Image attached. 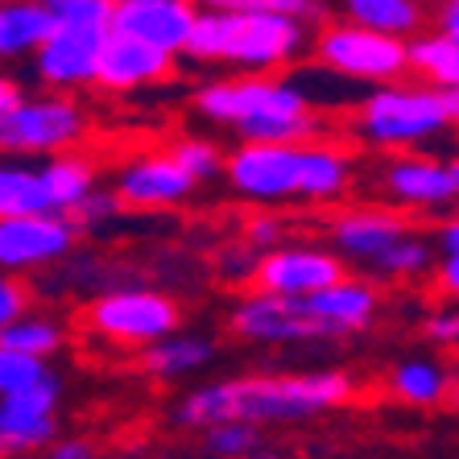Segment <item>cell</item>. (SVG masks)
<instances>
[{
	"label": "cell",
	"mask_w": 459,
	"mask_h": 459,
	"mask_svg": "<svg viewBox=\"0 0 459 459\" xmlns=\"http://www.w3.org/2000/svg\"><path fill=\"white\" fill-rule=\"evenodd\" d=\"M199 443H204L207 459H245L248 451L261 447V427L228 418V422H215V427L199 430Z\"/></svg>",
	"instance_id": "obj_29"
},
{
	"label": "cell",
	"mask_w": 459,
	"mask_h": 459,
	"mask_svg": "<svg viewBox=\"0 0 459 459\" xmlns=\"http://www.w3.org/2000/svg\"><path fill=\"white\" fill-rule=\"evenodd\" d=\"M170 153L195 174L199 182H215L224 178V166H228V153L215 145L212 137H195V133H182V137L170 141Z\"/></svg>",
	"instance_id": "obj_30"
},
{
	"label": "cell",
	"mask_w": 459,
	"mask_h": 459,
	"mask_svg": "<svg viewBox=\"0 0 459 459\" xmlns=\"http://www.w3.org/2000/svg\"><path fill=\"white\" fill-rule=\"evenodd\" d=\"M410 75L427 79L443 91H459V38L443 30L410 38Z\"/></svg>",
	"instance_id": "obj_27"
},
{
	"label": "cell",
	"mask_w": 459,
	"mask_h": 459,
	"mask_svg": "<svg viewBox=\"0 0 459 459\" xmlns=\"http://www.w3.org/2000/svg\"><path fill=\"white\" fill-rule=\"evenodd\" d=\"M228 332L253 348H294V343H332L327 327L315 319L307 299H286L248 286L228 307Z\"/></svg>",
	"instance_id": "obj_9"
},
{
	"label": "cell",
	"mask_w": 459,
	"mask_h": 459,
	"mask_svg": "<svg viewBox=\"0 0 459 459\" xmlns=\"http://www.w3.org/2000/svg\"><path fill=\"white\" fill-rule=\"evenodd\" d=\"M87 137V112L71 91H38L9 117H0V150L4 158H50L79 150Z\"/></svg>",
	"instance_id": "obj_8"
},
{
	"label": "cell",
	"mask_w": 459,
	"mask_h": 459,
	"mask_svg": "<svg viewBox=\"0 0 459 459\" xmlns=\"http://www.w3.org/2000/svg\"><path fill=\"white\" fill-rule=\"evenodd\" d=\"M63 377L50 373L33 389L0 397V451L4 455H33L58 438V406H63Z\"/></svg>",
	"instance_id": "obj_15"
},
{
	"label": "cell",
	"mask_w": 459,
	"mask_h": 459,
	"mask_svg": "<svg viewBox=\"0 0 459 459\" xmlns=\"http://www.w3.org/2000/svg\"><path fill=\"white\" fill-rule=\"evenodd\" d=\"M256 261H261V253H256L245 236H240V240L224 245V253H220V261H215V265H220L215 273H220V278H228V281H248V286H253Z\"/></svg>",
	"instance_id": "obj_36"
},
{
	"label": "cell",
	"mask_w": 459,
	"mask_h": 459,
	"mask_svg": "<svg viewBox=\"0 0 459 459\" xmlns=\"http://www.w3.org/2000/svg\"><path fill=\"white\" fill-rule=\"evenodd\" d=\"M30 310H33V290L25 286V273H4V281H0V327L17 323Z\"/></svg>",
	"instance_id": "obj_37"
},
{
	"label": "cell",
	"mask_w": 459,
	"mask_h": 459,
	"mask_svg": "<svg viewBox=\"0 0 459 459\" xmlns=\"http://www.w3.org/2000/svg\"><path fill=\"white\" fill-rule=\"evenodd\" d=\"M42 174H46V186H50L54 212H71V207L83 204L87 195L100 186V161L87 158L83 150L42 158Z\"/></svg>",
	"instance_id": "obj_25"
},
{
	"label": "cell",
	"mask_w": 459,
	"mask_h": 459,
	"mask_svg": "<svg viewBox=\"0 0 459 459\" xmlns=\"http://www.w3.org/2000/svg\"><path fill=\"white\" fill-rule=\"evenodd\" d=\"M54 368L46 356L33 352H17V348H0V397L4 394H22V389H33L38 381H46Z\"/></svg>",
	"instance_id": "obj_31"
},
{
	"label": "cell",
	"mask_w": 459,
	"mask_h": 459,
	"mask_svg": "<svg viewBox=\"0 0 459 459\" xmlns=\"http://www.w3.org/2000/svg\"><path fill=\"white\" fill-rule=\"evenodd\" d=\"M343 273H348V261H343L332 245H299V240H286V245L261 253L253 286L269 290V294H286V299H310V294L327 290L332 281H340Z\"/></svg>",
	"instance_id": "obj_14"
},
{
	"label": "cell",
	"mask_w": 459,
	"mask_h": 459,
	"mask_svg": "<svg viewBox=\"0 0 459 459\" xmlns=\"http://www.w3.org/2000/svg\"><path fill=\"white\" fill-rule=\"evenodd\" d=\"M112 30H79V25H58L50 42L30 58L33 83L46 91H83L100 79V54Z\"/></svg>",
	"instance_id": "obj_16"
},
{
	"label": "cell",
	"mask_w": 459,
	"mask_h": 459,
	"mask_svg": "<svg viewBox=\"0 0 459 459\" xmlns=\"http://www.w3.org/2000/svg\"><path fill=\"white\" fill-rule=\"evenodd\" d=\"M438 245H435V232H406L397 240L389 253L368 269V278L377 281H422V278H435V265H438Z\"/></svg>",
	"instance_id": "obj_26"
},
{
	"label": "cell",
	"mask_w": 459,
	"mask_h": 459,
	"mask_svg": "<svg viewBox=\"0 0 459 459\" xmlns=\"http://www.w3.org/2000/svg\"><path fill=\"white\" fill-rule=\"evenodd\" d=\"M245 459H286V455H278V451H269V447H256V451H248Z\"/></svg>",
	"instance_id": "obj_44"
},
{
	"label": "cell",
	"mask_w": 459,
	"mask_h": 459,
	"mask_svg": "<svg viewBox=\"0 0 459 459\" xmlns=\"http://www.w3.org/2000/svg\"><path fill=\"white\" fill-rule=\"evenodd\" d=\"M385 394L410 410H435L443 402H451V394H459V377L447 360H438L430 352H414L389 364Z\"/></svg>",
	"instance_id": "obj_20"
},
{
	"label": "cell",
	"mask_w": 459,
	"mask_h": 459,
	"mask_svg": "<svg viewBox=\"0 0 459 459\" xmlns=\"http://www.w3.org/2000/svg\"><path fill=\"white\" fill-rule=\"evenodd\" d=\"M335 4H340V17L394 33V38H418L435 17V9H427V0H335Z\"/></svg>",
	"instance_id": "obj_23"
},
{
	"label": "cell",
	"mask_w": 459,
	"mask_h": 459,
	"mask_svg": "<svg viewBox=\"0 0 459 459\" xmlns=\"http://www.w3.org/2000/svg\"><path fill=\"white\" fill-rule=\"evenodd\" d=\"M435 245L443 256H459V207H451L435 228Z\"/></svg>",
	"instance_id": "obj_39"
},
{
	"label": "cell",
	"mask_w": 459,
	"mask_h": 459,
	"mask_svg": "<svg viewBox=\"0 0 459 459\" xmlns=\"http://www.w3.org/2000/svg\"><path fill=\"white\" fill-rule=\"evenodd\" d=\"M447 166H451V182H455V199H459V153H447Z\"/></svg>",
	"instance_id": "obj_43"
},
{
	"label": "cell",
	"mask_w": 459,
	"mask_h": 459,
	"mask_svg": "<svg viewBox=\"0 0 459 459\" xmlns=\"http://www.w3.org/2000/svg\"><path fill=\"white\" fill-rule=\"evenodd\" d=\"M195 178L170 150L133 153L112 170V191L128 212H174L195 195Z\"/></svg>",
	"instance_id": "obj_13"
},
{
	"label": "cell",
	"mask_w": 459,
	"mask_h": 459,
	"mask_svg": "<svg viewBox=\"0 0 459 459\" xmlns=\"http://www.w3.org/2000/svg\"><path fill=\"white\" fill-rule=\"evenodd\" d=\"M46 459H100V451L87 438H54L46 447Z\"/></svg>",
	"instance_id": "obj_38"
},
{
	"label": "cell",
	"mask_w": 459,
	"mask_h": 459,
	"mask_svg": "<svg viewBox=\"0 0 459 459\" xmlns=\"http://www.w3.org/2000/svg\"><path fill=\"white\" fill-rule=\"evenodd\" d=\"M310 58L335 71L340 79H348L352 87H381L410 75V38H394V33L340 17V22H323L315 30Z\"/></svg>",
	"instance_id": "obj_7"
},
{
	"label": "cell",
	"mask_w": 459,
	"mask_h": 459,
	"mask_svg": "<svg viewBox=\"0 0 459 459\" xmlns=\"http://www.w3.org/2000/svg\"><path fill=\"white\" fill-rule=\"evenodd\" d=\"M406 232H414V220H410V212L389 204V199L385 204H343L327 220V245L356 273H368Z\"/></svg>",
	"instance_id": "obj_11"
},
{
	"label": "cell",
	"mask_w": 459,
	"mask_h": 459,
	"mask_svg": "<svg viewBox=\"0 0 459 459\" xmlns=\"http://www.w3.org/2000/svg\"><path fill=\"white\" fill-rule=\"evenodd\" d=\"M307 307L327 327L332 343L348 340V335H364L381 315V281L368 278V273H343L327 290L310 294Z\"/></svg>",
	"instance_id": "obj_18"
},
{
	"label": "cell",
	"mask_w": 459,
	"mask_h": 459,
	"mask_svg": "<svg viewBox=\"0 0 459 459\" xmlns=\"http://www.w3.org/2000/svg\"><path fill=\"white\" fill-rule=\"evenodd\" d=\"M125 212H128V207L120 204L117 191H100V186H96V191L87 195L83 204H75L66 215L75 220V228H79L83 236H100V232H108V228L117 224Z\"/></svg>",
	"instance_id": "obj_32"
},
{
	"label": "cell",
	"mask_w": 459,
	"mask_h": 459,
	"mask_svg": "<svg viewBox=\"0 0 459 459\" xmlns=\"http://www.w3.org/2000/svg\"><path fill=\"white\" fill-rule=\"evenodd\" d=\"M199 0H117L112 30L137 33L153 46H166L174 54H186V42L199 22Z\"/></svg>",
	"instance_id": "obj_19"
},
{
	"label": "cell",
	"mask_w": 459,
	"mask_h": 459,
	"mask_svg": "<svg viewBox=\"0 0 459 459\" xmlns=\"http://www.w3.org/2000/svg\"><path fill=\"white\" fill-rule=\"evenodd\" d=\"M435 30L459 38V0H435Z\"/></svg>",
	"instance_id": "obj_41"
},
{
	"label": "cell",
	"mask_w": 459,
	"mask_h": 459,
	"mask_svg": "<svg viewBox=\"0 0 459 459\" xmlns=\"http://www.w3.org/2000/svg\"><path fill=\"white\" fill-rule=\"evenodd\" d=\"M191 112L236 141H315L327 137V117L299 83V75L236 71L191 91Z\"/></svg>",
	"instance_id": "obj_3"
},
{
	"label": "cell",
	"mask_w": 459,
	"mask_h": 459,
	"mask_svg": "<svg viewBox=\"0 0 459 459\" xmlns=\"http://www.w3.org/2000/svg\"><path fill=\"white\" fill-rule=\"evenodd\" d=\"M451 128H455L451 91L427 83V79H418V83L394 79V83L368 87L348 112V137L373 153L422 150Z\"/></svg>",
	"instance_id": "obj_5"
},
{
	"label": "cell",
	"mask_w": 459,
	"mask_h": 459,
	"mask_svg": "<svg viewBox=\"0 0 459 459\" xmlns=\"http://www.w3.org/2000/svg\"><path fill=\"white\" fill-rule=\"evenodd\" d=\"M83 327L96 340L125 348V352H141L158 343L161 335H170L182 327V307L153 286H108L91 294L83 307Z\"/></svg>",
	"instance_id": "obj_6"
},
{
	"label": "cell",
	"mask_w": 459,
	"mask_h": 459,
	"mask_svg": "<svg viewBox=\"0 0 459 459\" xmlns=\"http://www.w3.org/2000/svg\"><path fill=\"white\" fill-rule=\"evenodd\" d=\"M422 340L438 352H459V302L451 299L447 307H435L422 319Z\"/></svg>",
	"instance_id": "obj_35"
},
{
	"label": "cell",
	"mask_w": 459,
	"mask_h": 459,
	"mask_svg": "<svg viewBox=\"0 0 459 459\" xmlns=\"http://www.w3.org/2000/svg\"><path fill=\"white\" fill-rule=\"evenodd\" d=\"M224 182L253 207H332L356 186V153L332 137L236 141Z\"/></svg>",
	"instance_id": "obj_2"
},
{
	"label": "cell",
	"mask_w": 459,
	"mask_h": 459,
	"mask_svg": "<svg viewBox=\"0 0 459 459\" xmlns=\"http://www.w3.org/2000/svg\"><path fill=\"white\" fill-rule=\"evenodd\" d=\"M435 286H438V294H447V299L459 302V256H438Z\"/></svg>",
	"instance_id": "obj_40"
},
{
	"label": "cell",
	"mask_w": 459,
	"mask_h": 459,
	"mask_svg": "<svg viewBox=\"0 0 459 459\" xmlns=\"http://www.w3.org/2000/svg\"><path fill=\"white\" fill-rule=\"evenodd\" d=\"M63 343H66V327L58 319H50V315H38V310L0 327V348H17V352H33L46 356V360L63 352Z\"/></svg>",
	"instance_id": "obj_28"
},
{
	"label": "cell",
	"mask_w": 459,
	"mask_h": 459,
	"mask_svg": "<svg viewBox=\"0 0 459 459\" xmlns=\"http://www.w3.org/2000/svg\"><path fill=\"white\" fill-rule=\"evenodd\" d=\"M174 58L178 54L166 50V46H153L137 33H120L112 30L100 54V79L96 87L112 91V96H128V91H141V87H158L161 79L174 75Z\"/></svg>",
	"instance_id": "obj_17"
},
{
	"label": "cell",
	"mask_w": 459,
	"mask_h": 459,
	"mask_svg": "<svg viewBox=\"0 0 459 459\" xmlns=\"http://www.w3.org/2000/svg\"><path fill=\"white\" fill-rule=\"evenodd\" d=\"M310 42L315 30L302 17L269 9H204L186 42V58L248 75H278L307 58Z\"/></svg>",
	"instance_id": "obj_4"
},
{
	"label": "cell",
	"mask_w": 459,
	"mask_h": 459,
	"mask_svg": "<svg viewBox=\"0 0 459 459\" xmlns=\"http://www.w3.org/2000/svg\"><path fill=\"white\" fill-rule=\"evenodd\" d=\"M58 33V13L46 0H4L0 9V54L17 63L33 58Z\"/></svg>",
	"instance_id": "obj_22"
},
{
	"label": "cell",
	"mask_w": 459,
	"mask_h": 459,
	"mask_svg": "<svg viewBox=\"0 0 459 459\" xmlns=\"http://www.w3.org/2000/svg\"><path fill=\"white\" fill-rule=\"evenodd\" d=\"M79 228L66 212L0 215V265L4 273H50L75 256Z\"/></svg>",
	"instance_id": "obj_10"
},
{
	"label": "cell",
	"mask_w": 459,
	"mask_h": 459,
	"mask_svg": "<svg viewBox=\"0 0 459 459\" xmlns=\"http://www.w3.org/2000/svg\"><path fill=\"white\" fill-rule=\"evenodd\" d=\"M25 96H30V91H25V87L17 83L13 75H4V83H0V117H9V112H17V108L25 104Z\"/></svg>",
	"instance_id": "obj_42"
},
{
	"label": "cell",
	"mask_w": 459,
	"mask_h": 459,
	"mask_svg": "<svg viewBox=\"0 0 459 459\" xmlns=\"http://www.w3.org/2000/svg\"><path fill=\"white\" fill-rule=\"evenodd\" d=\"M58 13V25H79V30H112L117 0H46Z\"/></svg>",
	"instance_id": "obj_33"
},
{
	"label": "cell",
	"mask_w": 459,
	"mask_h": 459,
	"mask_svg": "<svg viewBox=\"0 0 459 459\" xmlns=\"http://www.w3.org/2000/svg\"><path fill=\"white\" fill-rule=\"evenodd\" d=\"M377 186L389 204L410 215H447L459 204L447 158H435L422 150L385 153L381 170H377Z\"/></svg>",
	"instance_id": "obj_12"
},
{
	"label": "cell",
	"mask_w": 459,
	"mask_h": 459,
	"mask_svg": "<svg viewBox=\"0 0 459 459\" xmlns=\"http://www.w3.org/2000/svg\"><path fill=\"white\" fill-rule=\"evenodd\" d=\"M33 212H54L42 158H4V166H0V215Z\"/></svg>",
	"instance_id": "obj_24"
},
{
	"label": "cell",
	"mask_w": 459,
	"mask_h": 459,
	"mask_svg": "<svg viewBox=\"0 0 459 459\" xmlns=\"http://www.w3.org/2000/svg\"><path fill=\"white\" fill-rule=\"evenodd\" d=\"M215 360H220V348H215L212 335L182 332V327L170 332V335H161L158 343H150V348H141L137 352L141 373L150 377V381H158V385L191 381V377H199L204 368H212Z\"/></svg>",
	"instance_id": "obj_21"
},
{
	"label": "cell",
	"mask_w": 459,
	"mask_h": 459,
	"mask_svg": "<svg viewBox=\"0 0 459 459\" xmlns=\"http://www.w3.org/2000/svg\"><path fill=\"white\" fill-rule=\"evenodd\" d=\"M360 385L348 368H294V373H245L191 385L174 402L170 418L182 430H207L240 418L256 427H299L352 406Z\"/></svg>",
	"instance_id": "obj_1"
},
{
	"label": "cell",
	"mask_w": 459,
	"mask_h": 459,
	"mask_svg": "<svg viewBox=\"0 0 459 459\" xmlns=\"http://www.w3.org/2000/svg\"><path fill=\"white\" fill-rule=\"evenodd\" d=\"M240 236H245L256 253H269V248L286 245V220L278 215V207H253V215L245 220Z\"/></svg>",
	"instance_id": "obj_34"
},
{
	"label": "cell",
	"mask_w": 459,
	"mask_h": 459,
	"mask_svg": "<svg viewBox=\"0 0 459 459\" xmlns=\"http://www.w3.org/2000/svg\"><path fill=\"white\" fill-rule=\"evenodd\" d=\"M451 112H455V128H459V91H451Z\"/></svg>",
	"instance_id": "obj_45"
}]
</instances>
